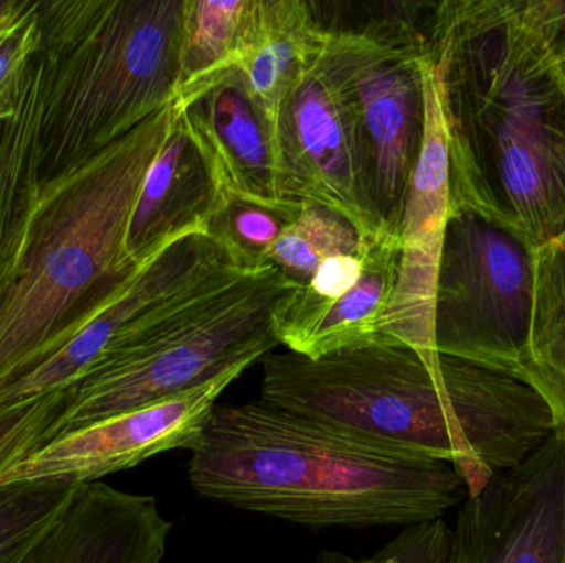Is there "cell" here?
I'll return each instance as SVG.
<instances>
[{
  "instance_id": "d6986e66",
  "label": "cell",
  "mask_w": 565,
  "mask_h": 563,
  "mask_svg": "<svg viewBox=\"0 0 565 563\" xmlns=\"http://www.w3.org/2000/svg\"><path fill=\"white\" fill-rule=\"evenodd\" d=\"M252 9L254 0H185L178 96L241 65Z\"/></svg>"
},
{
  "instance_id": "9a60e30c",
  "label": "cell",
  "mask_w": 565,
  "mask_h": 563,
  "mask_svg": "<svg viewBox=\"0 0 565 563\" xmlns=\"http://www.w3.org/2000/svg\"><path fill=\"white\" fill-rule=\"evenodd\" d=\"M227 197L211 161L172 102L168 136L142 181L129 220V261L136 268L146 267L174 241L205 234Z\"/></svg>"
},
{
  "instance_id": "8992f818",
  "label": "cell",
  "mask_w": 565,
  "mask_h": 563,
  "mask_svg": "<svg viewBox=\"0 0 565 563\" xmlns=\"http://www.w3.org/2000/svg\"><path fill=\"white\" fill-rule=\"evenodd\" d=\"M184 10L185 0L76 3L72 55L43 106L45 172L76 167L174 102Z\"/></svg>"
},
{
  "instance_id": "3957f363",
  "label": "cell",
  "mask_w": 565,
  "mask_h": 563,
  "mask_svg": "<svg viewBox=\"0 0 565 563\" xmlns=\"http://www.w3.org/2000/svg\"><path fill=\"white\" fill-rule=\"evenodd\" d=\"M191 455L202 498L309 529L414 528L468 498L448 463L262 400L217 405Z\"/></svg>"
},
{
  "instance_id": "6da1fadb",
  "label": "cell",
  "mask_w": 565,
  "mask_h": 563,
  "mask_svg": "<svg viewBox=\"0 0 565 563\" xmlns=\"http://www.w3.org/2000/svg\"><path fill=\"white\" fill-rule=\"evenodd\" d=\"M450 207L534 248L565 230V75L520 0L437 2L428 39Z\"/></svg>"
},
{
  "instance_id": "ba28073f",
  "label": "cell",
  "mask_w": 565,
  "mask_h": 563,
  "mask_svg": "<svg viewBox=\"0 0 565 563\" xmlns=\"http://www.w3.org/2000/svg\"><path fill=\"white\" fill-rule=\"evenodd\" d=\"M322 52L354 109L372 227L379 238L401 240L427 128V55L359 33L324 30Z\"/></svg>"
},
{
  "instance_id": "8fae6325",
  "label": "cell",
  "mask_w": 565,
  "mask_h": 563,
  "mask_svg": "<svg viewBox=\"0 0 565 563\" xmlns=\"http://www.w3.org/2000/svg\"><path fill=\"white\" fill-rule=\"evenodd\" d=\"M455 563H565V426L465 499Z\"/></svg>"
},
{
  "instance_id": "ac0fdd59",
  "label": "cell",
  "mask_w": 565,
  "mask_h": 563,
  "mask_svg": "<svg viewBox=\"0 0 565 563\" xmlns=\"http://www.w3.org/2000/svg\"><path fill=\"white\" fill-rule=\"evenodd\" d=\"M531 383L565 426V230L541 245L534 258Z\"/></svg>"
},
{
  "instance_id": "44dd1931",
  "label": "cell",
  "mask_w": 565,
  "mask_h": 563,
  "mask_svg": "<svg viewBox=\"0 0 565 563\" xmlns=\"http://www.w3.org/2000/svg\"><path fill=\"white\" fill-rule=\"evenodd\" d=\"M367 238L349 218L318 202H302L295 224L282 231L267 267L295 288H302L329 255L361 248Z\"/></svg>"
},
{
  "instance_id": "603a6c76",
  "label": "cell",
  "mask_w": 565,
  "mask_h": 563,
  "mask_svg": "<svg viewBox=\"0 0 565 563\" xmlns=\"http://www.w3.org/2000/svg\"><path fill=\"white\" fill-rule=\"evenodd\" d=\"M68 393H46L0 405V476L60 435Z\"/></svg>"
},
{
  "instance_id": "d4e9b609",
  "label": "cell",
  "mask_w": 565,
  "mask_h": 563,
  "mask_svg": "<svg viewBox=\"0 0 565 563\" xmlns=\"http://www.w3.org/2000/svg\"><path fill=\"white\" fill-rule=\"evenodd\" d=\"M524 20L557 62L565 56V0H520Z\"/></svg>"
},
{
  "instance_id": "5b68a950",
  "label": "cell",
  "mask_w": 565,
  "mask_h": 563,
  "mask_svg": "<svg viewBox=\"0 0 565 563\" xmlns=\"http://www.w3.org/2000/svg\"><path fill=\"white\" fill-rule=\"evenodd\" d=\"M292 290L274 268L227 267L142 314L66 390L60 435L254 366L280 346L275 313Z\"/></svg>"
},
{
  "instance_id": "52a82bcc",
  "label": "cell",
  "mask_w": 565,
  "mask_h": 563,
  "mask_svg": "<svg viewBox=\"0 0 565 563\" xmlns=\"http://www.w3.org/2000/svg\"><path fill=\"white\" fill-rule=\"evenodd\" d=\"M534 258L526 238L470 208L450 207L435 294L440 356L531 383Z\"/></svg>"
},
{
  "instance_id": "5bb4252c",
  "label": "cell",
  "mask_w": 565,
  "mask_h": 563,
  "mask_svg": "<svg viewBox=\"0 0 565 563\" xmlns=\"http://www.w3.org/2000/svg\"><path fill=\"white\" fill-rule=\"evenodd\" d=\"M227 195L281 204L275 126L238 66L174 99Z\"/></svg>"
},
{
  "instance_id": "2e32d148",
  "label": "cell",
  "mask_w": 565,
  "mask_h": 563,
  "mask_svg": "<svg viewBox=\"0 0 565 563\" xmlns=\"http://www.w3.org/2000/svg\"><path fill=\"white\" fill-rule=\"evenodd\" d=\"M171 531L152 496L92 483L19 563H161Z\"/></svg>"
},
{
  "instance_id": "7402d4cb",
  "label": "cell",
  "mask_w": 565,
  "mask_h": 563,
  "mask_svg": "<svg viewBox=\"0 0 565 563\" xmlns=\"http://www.w3.org/2000/svg\"><path fill=\"white\" fill-rule=\"evenodd\" d=\"M82 486L29 483L0 488V563H19L62 521Z\"/></svg>"
},
{
  "instance_id": "cb8c5ba5",
  "label": "cell",
  "mask_w": 565,
  "mask_h": 563,
  "mask_svg": "<svg viewBox=\"0 0 565 563\" xmlns=\"http://www.w3.org/2000/svg\"><path fill=\"white\" fill-rule=\"evenodd\" d=\"M315 563H455L454 528L438 519L404 529L371 557L321 551Z\"/></svg>"
},
{
  "instance_id": "30bf717a",
  "label": "cell",
  "mask_w": 565,
  "mask_h": 563,
  "mask_svg": "<svg viewBox=\"0 0 565 563\" xmlns=\"http://www.w3.org/2000/svg\"><path fill=\"white\" fill-rule=\"evenodd\" d=\"M248 364L151 405L63 433L0 476V488L29 483L85 486L105 476L136 468L172 452H192L201 442L222 393Z\"/></svg>"
},
{
  "instance_id": "484cf974",
  "label": "cell",
  "mask_w": 565,
  "mask_h": 563,
  "mask_svg": "<svg viewBox=\"0 0 565 563\" xmlns=\"http://www.w3.org/2000/svg\"><path fill=\"white\" fill-rule=\"evenodd\" d=\"M3 119V118H2ZM17 169H12V152H0V204H2L3 191L12 187Z\"/></svg>"
},
{
  "instance_id": "9c48e42d",
  "label": "cell",
  "mask_w": 565,
  "mask_h": 563,
  "mask_svg": "<svg viewBox=\"0 0 565 563\" xmlns=\"http://www.w3.org/2000/svg\"><path fill=\"white\" fill-rule=\"evenodd\" d=\"M282 201L318 202L365 238H379L365 205L364 165L351 99L318 45L285 93L277 118Z\"/></svg>"
},
{
  "instance_id": "ffe728a7",
  "label": "cell",
  "mask_w": 565,
  "mask_h": 563,
  "mask_svg": "<svg viewBox=\"0 0 565 563\" xmlns=\"http://www.w3.org/2000/svg\"><path fill=\"white\" fill-rule=\"evenodd\" d=\"M301 204L291 201L262 204L228 195L209 221L205 234L224 250L238 270H262L267 268L268 257L282 231L295 224Z\"/></svg>"
},
{
  "instance_id": "7a4b0ae2",
  "label": "cell",
  "mask_w": 565,
  "mask_h": 563,
  "mask_svg": "<svg viewBox=\"0 0 565 563\" xmlns=\"http://www.w3.org/2000/svg\"><path fill=\"white\" fill-rule=\"evenodd\" d=\"M262 360V402L448 463L468 498L559 429L526 380L457 357L428 364L391 340L319 359L285 350Z\"/></svg>"
},
{
  "instance_id": "e0dca14e",
  "label": "cell",
  "mask_w": 565,
  "mask_h": 563,
  "mask_svg": "<svg viewBox=\"0 0 565 563\" xmlns=\"http://www.w3.org/2000/svg\"><path fill=\"white\" fill-rule=\"evenodd\" d=\"M321 29L308 0H254L247 42L238 68L275 126L285 93L301 73Z\"/></svg>"
},
{
  "instance_id": "7c38bea8",
  "label": "cell",
  "mask_w": 565,
  "mask_h": 563,
  "mask_svg": "<svg viewBox=\"0 0 565 563\" xmlns=\"http://www.w3.org/2000/svg\"><path fill=\"white\" fill-rule=\"evenodd\" d=\"M427 128L401 225V267L385 313L384 340L404 344L428 364H438L434 316L438 267L450 214L448 148L434 69L424 58Z\"/></svg>"
},
{
  "instance_id": "4316f807",
  "label": "cell",
  "mask_w": 565,
  "mask_h": 563,
  "mask_svg": "<svg viewBox=\"0 0 565 563\" xmlns=\"http://www.w3.org/2000/svg\"><path fill=\"white\" fill-rule=\"evenodd\" d=\"M561 66H563V72H564V75H565V56L563 59H561Z\"/></svg>"
},
{
  "instance_id": "277c9868",
  "label": "cell",
  "mask_w": 565,
  "mask_h": 563,
  "mask_svg": "<svg viewBox=\"0 0 565 563\" xmlns=\"http://www.w3.org/2000/svg\"><path fill=\"white\" fill-rule=\"evenodd\" d=\"M171 118L169 105L33 188L0 278V389L56 353L141 270L126 235Z\"/></svg>"
},
{
  "instance_id": "4fadbf2b",
  "label": "cell",
  "mask_w": 565,
  "mask_h": 563,
  "mask_svg": "<svg viewBox=\"0 0 565 563\" xmlns=\"http://www.w3.org/2000/svg\"><path fill=\"white\" fill-rule=\"evenodd\" d=\"M227 267L234 264L207 234L188 235L169 245L119 293L96 307L56 353L3 386L0 405L68 390L122 327Z\"/></svg>"
}]
</instances>
